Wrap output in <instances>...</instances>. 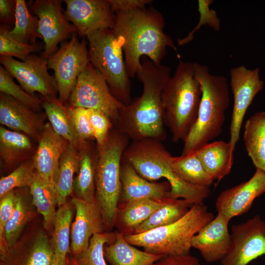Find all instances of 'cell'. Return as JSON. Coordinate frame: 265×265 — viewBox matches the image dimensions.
<instances>
[{"mask_svg":"<svg viewBox=\"0 0 265 265\" xmlns=\"http://www.w3.org/2000/svg\"><path fill=\"white\" fill-rule=\"evenodd\" d=\"M113 13L125 12L145 7L151 0H108Z\"/></svg>","mask_w":265,"mask_h":265,"instance_id":"45","label":"cell"},{"mask_svg":"<svg viewBox=\"0 0 265 265\" xmlns=\"http://www.w3.org/2000/svg\"><path fill=\"white\" fill-rule=\"evenodd\" d=\"M48 68L54 72L59 101L63 105L69 101L78 78L90 63L87 41H80L73 34L47 58Z\"/></svg>","mask_w":265,"mask_h":265,"instance_id":"9","label":"cell"},{"mask_svg":"<svg viewBox=\"0 0 265 265\" xmlns=\"http://www.w3.org/2000/svg\"><path fill=\"white\" fill-rule=\"evenodd\" d=\"M88 112L94 138L97 145H102L108 136L113 122L105 114L100 111L88 109Z\"/></svg>","mask_w":265,"mask_h":265,"instance_id":"44","label":"cell"},{"mask_svg":"<svg viewBox=\"0 0 265 265\" xmlns=\"http://www.w3.org/2000/svg\"><path fill=\"white\" fill-rule=\"evenodd\" d=\"M192 205L184 199L169 198L162 206L138 227L133 234L144 233L174 223L182 218Z\"/></svg>","mask_w":265,"mask_h":265,"instance_id":"30","label":"cell"},{"mask_svg":"<svg viewBox=\"0 0 265 265\" xmlns=\"http://www.w3.org/2000/svg\"><path fill=\"white\" fill-rule=\"evenodd\" d=\"M136 76L142 85V94L124 106L115 124L132 141L154 139L162 142L167 134L162 94L171 77L170 69L143 56Z\"/></svg>","mask_w":265,"mask_h":265,"instance_id":"1","label":"cell"},{"mask_svg":"<svg viewBox=\"0 0 265 265\" xmlns=\"http://www.w3.org/2000/svg\"><path fill=\"white\" fill-rule=\"evenodd\" d=\"M114 234L102 233L94 235L88 247L75 257L73 265H107L104 257L105 243L108 242Z\"/></svg>","mask_w":265,"mask_h":265,"instance_id":"37","label":"cell"},{"mask_svg":"<svg viewBox=\"0 0 265 265\" xmlns=\"http://www.w3.org/2000/svg\"><path fill=\"white\" fill-rule=\"evenodd\" d=\"M38 142L33 165L43 179L56 186L60 159L69 142L53 130L50 123L44 125Z\"/></svg>","mask_w":265,"mask_h":265,"instance_id":"19","label":"cell"},{"mask_svg":"<svg viewBox=\"0 0 265 265\" xmlns=\"http://www.w3.org/2000/svg\"><path fill=\"white\" fill-rule=\"evenodd\" d=\"M172 157L162 142L146 139L130 144L122 159L129 162L140 176L149 181L166 179L170 186L171 198L185 199L191 205L203 204L210 195V188L195 187L181 180L172 169Z\"/></svg>","mask_w":265,"mask_h":265,"instance_id":"5","label":"cell"},{"mask_svg":"<svg viewBox=\"0 0 265 265\" xmlns=\"http://www.w3.org/2000/svg\"><path fill=\"white\" fill-rule=\"evenodd\" d=\"M0 62L29 94L35 96L37 92L45 100H59L56 98L58 90L55 78L48 73L47 58L43 55L31 54L23 61L1 55Z\"/></svg>","mask_w":265,"mask_h":265,"instance_id":"11","label":"cell"},{"mask_svg":"<svg viewBox=\"0 0 265 265\" xmlns=\"http://www.w3.org/2000/svg\"><path fill=\"white\" fill-rule=\"evenodd\" d=\"M62 2L60 0H36L31 7V12L38 19V32L44 42L42 55L46 58L56 52L60 43L78 33L77 28L67 20Z\"/></svg>","mask_w":265,"mask_h":265,"instance_id":"14","label":"cell"},{"mask_svg":"<svg viewBox=\"0 0 265 265\" xmlns=\"http://www.w3.org/2000/svg\"><path fill=\"white\" fill-rule=\"evenodd\" d=\"M164 27L162 14L153 7L115 13L112 30L123 41L124 60L130 78L136 75L143 56L159 65L167 48L173 49L179 55L171 37L164 31Z\"/></svg>","mask_w":265,"mask_h":265,"instance_id":"2","label":"cell"},{"mask_svg":"<svg viewBox=\"0 0 265 265\" xmlns=\"http://www.w3.org/2000/svg\"><path fill=\"white\" fill-rule=\"evenodd\" d=\"M9 26L0 25V54L3 56L16 57L25 61L32 53L39 52L44 48L39 43L33 45L25 44L11 38L8 35Z\"/></svg>","mask_w":265,"mask_h":265,"instance_id":"38","label":"cell"},{"mask_svg":"<svg viewBox=\"0 0 265 265\" xmlns=\"http://www.w3.org/2000/svg\"><path fill=\"white\" fill-rule=\"evenodd\" d=\"M16 0H0V21L7 26L14 25Z\"/></svg>","mask_w":265,"mask_h":265,"instance_id":"47","label":"cell"},{"mask_svg":"<svg viewBox=\"0 0 265 265\" xmlns=\"http://www.w3.org/2000/svg\"><path fill=\"white\" fill-rule=\"evenodd\" d=\"M29 187L32 203L43 217L44 227L51 232L57 205L56 187L43 179L37 171Z\"/></svg>","mask_w":265,"mask_h":265,"instance_id":"26","label":"cell"},{"mask_svg":"<svg viewBox=\"0 0 265 265\" xmlns=\"http://www.w3.org/2000/svg\"><path fill=\"white\" fill-rule=\"evenodd\" d=\"M36 172L32 161L21 164L12 172L0 180V198L14 188L29 186Z\"/></svg>","mask_w":265,"mask_h":265,"instance_id":"40","label":"cell"},{"mask_svg":"<svg viewBox=\"0 0 265 265\" xmlns=\"http://www.w3.org/2000/svg\"><path fill=\"white\" fill-rule=\"evenodd\" d=\"M14 27L8 31L13 39L25 44H36L42 38L38 32V17L32 14L24 0H16L15 20Z\"/></svg>","mask_w":265,"mask_h":265,"instance_id":"31","label":"cell"},{"mask_svg":"<svg viewBox=\"0 0 265 265\" xmlns=\"http://www.w3.org/2000/svg\"><path fill=\"white\" fill-rule=\"evenodd\" d=\"M37 111L7 95L0 94V123L38 141L44 126Z\"/></svg>","mask_w":265,"mask_h":265,"instance_id":"21","label":"cell"},{"mask_svg":"<svg viewBox=\"0 0 265 265\" xmlns=\"http://www.w3.org/2000/svg\"><path fill=\"white\" fill-rule=\"evenodd\" d=\"M51 265H67V260H64L58 255L54 254L53 260Z\"/></svg>","mask_w":265,"mask_h":265,"instance_id":"48","label":"cell"},{"mask_svg":"<svg viewBox=\"0 0 265 265\" xmlns=\"http://www.w3.org/2000/svg\"><path fill=\"white\" fill-rule=\"evenodd\" d=\"M64 14L67 20L77 28L78 34L86 37L100 29H112L115 14L108 0H65Z\"/></svg>","mask_w":265,"mask_h":265,"instance_id":"15","label":"cell"},{"mask_svg":"<svg viewBox=\"0 0 265 265\" xmlns=\"http://www.w3.org/2000/svg\"><path fill=\"white\" fill-rule=\"evenodd\" d=\"M17 198V193L13 190L9 192L0 198V251L2 261L9 255L5 238V226L14 211Z\"/></svg>","mask_w":265,"mask_h":265,"instance_id":"41","label":"cell"},{"mask_svg":"<svg viewBox=\"0 0 265 265\" xmlns=\"http://www.w3.org/2000/svg\"><path fill=\"white\" fill-rule=\"evenodd\" d=\"M193 65L202 95L196 122L184 141L181 155L196 152L220 134L230 103L226 79L211 74L205 65L194 62Z\"/></svg>","mask_w":265,"mask_h":265,"instance_id":"3","label":"cell"},{"mask_svg":"<svg viewBox=\"0 0 265 265\" xmlns=\"http://www.w3.org/2000/svg\"><path fill=\"white\" fill-rule=\"evenodd\" d=\"M214 218L203 203L193 204L182 218L174 223L142 233L124 235V238L130 244L141 247L151 254H189L193 237Z\"/></svg>","mask_w":265,"mask_h":265,"instance_id":"6","label":"cell"},{"mask_svg":"<svg viewBox=\"0 0 265 265\" xmlns=\"http://www.w3.org/2000/svg\"><path fill=\"white\" fill-rule=\"evenodd\" d=\"M168 198L162 201L141 199L119 205L115 226L124 235L133 234L138 227L162 206Z\"/></svg>","mask_w":265,"mask_h":265,"instance_id":"23","label":"cell"},{"mask_svg":"<svg viewBox=\"0 0 265 265\" xmlns=\"http://www.w3.org/2000/svg\"><path fill=\"white\" fill-rule=\"evenodd\" d=\"M88 147H84L80 154V166L74 180L73 189L76 197L91 203L95 199V173L98 158L95 159Z\"/></svg>","mask_w":265,"mask_h":265,"instance_id":"28","label":"cell"},{"mask_svg":"<svg viewBox=\"0 0 265 265\" xmlns=\"http://www.w3.org/2000/svg\"><path fill=\"white\" fill-rule=\"evenodd\" d=\"M231 245L221 265H247L265 254V221L254 216L231 228Z\"/></svg>","mask_w":265,"mask_h":265,"instance_id":"12","label":"cell"},{"mask_svg":"<svg viewBox=\"0 0 265 265\" xmlns=\"http://www.w3.org/2000/svg\"><path fill=\"white\" fill-rule=\"evenodd\" d=\"M69 116L81 143L94 137L88 109L81 107H67Z\"/></svg>","mask_w":265,"mask_h":265,"instance_id":"43","label":"cell"},{"mask_svg":"<svg viewBox=\"0 0 265 265\" xmlns=\"http://www.w3.org/2000/svg\"><path fill=\"white\" fill-rule=\"evenodd\" d=\"M104 254L110 265H153L165 256L138 249L128 243L119 232L115 233L113 242L104 247Z\"/></svg>","mask_w":265,"mask_h":265,"instance_id":"24","label":"cell"},{"mask_svg":"<svg viewBox=\"0 0 265 265\" xmlns=\"http://www.w3.org/2000/svg\"><path fill=\"white\" fill-rule=\"evenodd\" d=\"M120 179L122 190L119 203L121 205L141 199L162 201L171 197L170 186L167 181L159 183L149 181L140 176L129 162L122 159Z\"/></svg>","mask_w":265,"mask_h":265,"instance_id":"20","label":"cell"},{"mask_svg":"<svg viewBox=\"0 0 265 265\" xmlns=\"http://www.w3.org/2000/svg\"><path fill=\"white\" fill-rule=\"evenodd\" d=\"M90 63L106 80L113 95L124 105L130 104L131 83L128 75L122 39L111 29L92 32L86 37Z\"/></svg>","mask_w":265,"mask_h":265,"instance_id":"8","label":"cell"},{"mask_svg":"<svg viewBox=\"0 0 265 265\" xmlns=\"http://www.w3.org/2000/svg\"><path fill=\"white\" fill-rule=\"evenodd\" d=\"M30 216V211L26 201L17 193L14 211L5 228V238L8 248L15 244Z\"/></svg>","mask_w":265,"mask_h":265,"instance_id":"36","label":"cell"},{"mask_svg":"<svg viewBox=\"0 0 265 265\" xmlns=\"http://www.w3.org/2000/svg\"><path fill=\"white\" fill-rule=\"evenodd\" d=\"M31 143L28 137L21 132L0 127V156L6 165L18 162L30 153Z\"/></svg>","mask_w":265,"mask_h":265,"instance_id":"32","label":"cell"},{"mask_svg":"<svg viewBox=\"0 0 265 265\" xmlns=\"http://www.w3.org/2000/svg\"><path fill=\"white\" fill-rule=\"evenodd\" d=\"M73 265V264H72V265Z\"/></svg>","mask_w":265,"mask_h":265,"instance_id":"49","label":"cell"},{"mask_svg":"<svg viewBox=\"0 0 265 265\" xmlns=\"http://www.w3.org/2000/svg\"><path fill=\"white\" fill-rule=\"evenodd\" d=\"M234 151L229 142L216 141L205 145L195 153L210 177L219 182L231 172Z\"/></svg>","mask_w":265,"mask_h":265,"instance_id":"22","label":"cell"},{"mask_svg":"<svg viewBox=\"0 0 265 265\" xmlns=\"http://www.w3.org/2000/svg\"><path fill=\"white\" fill-rule=\"evenodd\" d=\"M265 193V173L257 169L247 181L222 191L215 201L217 212L229 218L240 216L249 210L254 200Z\"/></svg>","mask_w":265,"mask_h":265,"instance_id":"16","label":"cell"},{"mask_svg":"<svg viewBox=\"0 0 265 265\" xmlns=\"http://www.w3.org/2000/svg\"><path fill=\"white\" fill-rule=\"evenodd\" d=\"M153 265H203L198 259L189 254L165 256Z\"/></svg>","mask_w":265,"mask_h":265,"instance_id":"46","label":"cell"},{"mask_svg":"<svg viewBox=\"0 0 265 265\" xmlns=\"http://www.w3.org/2000/svg\"><path fill=\"white\" fill-rule=\"evenodd\" d=\"M45 100L42 106L53 130L69 143L78 147L81 142L74 128L67 107L59 100Z\"/></svg>","mask_w":265,"mask_h":265,"instance_id":"34","label":"cell"},{"mask_svg":"<svg viewBox=\"0 0 265 265\" xmlns=\"http://www.w3.org/2000/svg\"><path fill=\"white\" fill-rule=\"evenodd\" d=\"M173 170L185 183L195 187L210 188L213 180L207 172L196 153L173 157Z\"/></svg>","mask_w":265,"mask_h":265,"instance_id":"27","label":"cell"},{"mask_svg":"<svg viewBox=\"0 0 265 265\" xmlns=\"http://www.w3.org/2000/svg\"><path fill=\"white\" fill-rule=\"evenodd\" d=\"M201 95L193 63L180 60L162 94L164 123L174 142L184 141L194 126Z\"/></svg>","mask_w":265,"mask_h":265,"instance_id":"4","label":"cell"},{"mask_svg":"<svg viewBox=\"0 0 265 265\" xmlns=\"http://www.w3.org/2000/svg\"><path fill=\"white\" fill-rule=\"evenodd\" d=\"M213 2L212 0H199L198 11L200 14L199 21L197 26L189 34L183 38H178L179 46L188 44L193 38V34L203 25H208L215 30L220 29V20L216 11L210 8V5Z\"/></svg>","mask_w":265,"mask_h":265,"instance_id":"42","label":"cell"},{"mask_svg":"<svg viewBox=\"0 0 265 265\" xmlns=\"http://www.w3.org/2000/svg\"><path fill=\"white\" fill-rule=\"evenodd\" d=\"M12 76L2 66H0V91L20 101L31 109L40 110L41 101L36 96L27 93L22 87L15 83Z\"/></svg>","mask_w":265,"mask_h":265,"instance_id":"39","label":"cell"},{"mask_svg":"<svg viewBox=\"0 0 265 265\" xmlns=\"http://www.w3.org/2000/svg\"><path fill=\"white\" fill-rule=\"evenodd\" d=\"M74 145L68 143L59 161L56 182L57 206L65 203L73 189L74 176L80 166V154Z\"/></svg>","mask_w":265,"mask_h":265,"instance_id":"29","label":"cell"},{"mask_svg":"<svg viewBox=\"0 0 265 265\" xmlns=\"http://www.w3.org/2000/svg\"><path fill=\"white\" fill-rule=\"evenodd\" d=\"M76 214L71 229V250L76 257L88 246L91 238L104 233L103 217L96 201L88 203L77 197L71 200Z\"/></svg>","mask_w":265,"mask_h":265,"instance_id":"18","label":"cell"},{"mask_svg":"<svg viewBox=\"0 0 265 265\" xmlns=\"http://www.w3.org/2000/svg\"><path fill=\"white\" fill-rule=\"evenodd\" d=\"M230 76L234 104L229 142L235 150L246 111L256 95L263 89L264 82L260 79L258 68L249 69L240 65L232 68Z\"/></svg>","mask_w":265,"mask_h":265,"instance_id":"13","label":"cell"},{"mask_svg":"<svg viewBox=\"0 0 265 265\" xmlns=\"http://www.w3.org/2000/svg\"><path fill=\"white\" fill-rule=\"evenodd\" d=\"M54 255L53 249L48 237L40 233L26 253L3 262L5 265H51Z\"/></svg>","mask_w":265,"mask_h":265,"instance_id":"35","label":"cell"},{"mask_svg":"<svg viewBox=\"0 0 265 265\" xmlns=\"http://www.w3.org/2000/svg\"><path fill=\"white\" fill-rule=\"evenodd\" d=\"M129 138L117 128L111 131L105 142L97 145L95 173V199L101 211L105 229L115 226L122 190L120 168Z\"/></svg>","mask_w":265,"mask_h":265,"instance_id":"7","label":"cell"},{"mask_svg":"<svg viewBox=\"0 0 265 265\" xmlns=\"http://www.w3.org/2000/svg\"><path fill=\"white\" fill-rule=\"evenodd\" d=\"M231 220L221 212L204 226L191 240V247L197 249L207 262L221 261L231 245L228 225Z\"/></svg>","mask_w":265,"mask_h":265,"instance_id":"17","label":"cell"},{"mask_svg":"<svg viewBox=\"0 0 265 265\" xmlns=\"http://www.w3.org/2000/svg\"><path fill=\"white\" fill-rule=\"evenodd\" d=\"M69 102V106L100 111L114 123L125 106L113 95L105 79L90 63L79 75Z\"/></svg>","mask_w":265,"mask_h":265,"instance_id":"10","label":"cell"},{"mask_svg":"<svg viewBox=\"0 0 265 265\" xmlns=\"http://www.w3.org/2000/svg\"><path fill=\"white\" fill-rule=\"evenodd\" d=\"M243 140L253 163L265 173V111L256 112L245 122Z\"/></svg>","mask_w":265,"mask_h":265,"instance_id":"25","label":"cell"},{"mask_svg":"<svg viewBox=\"0 0 265 265\" xmlns=\"http://www.w3.org/2000/svg\"><path fill=\"white\" fill-rule=\"evenodd\" d=\"M73 212L70 204L65 203L58 207L53 222L51 244L54 253L64 260L70 252V236Z\"/></svg>","mask_w":265,"mask_h":265,"instance_id":"33","label":"cell"}]
</instances>
